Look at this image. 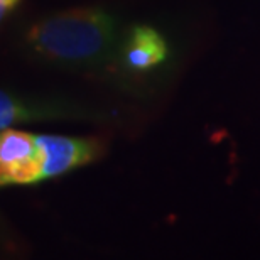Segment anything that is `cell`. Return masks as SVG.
Instances as JSON below:
<instances>
[{"label":"cell","mask_w":260,"mask_h":260,"mask_svg":"<svg viewBox=\"0 0 260 260\" xmlns=\"http://www.w3.org/2000/svg\"><path fill=\"white\" fill-rule=\"evenodd\" d=\"M32 53L66 68H90L112 58L118 44V24L112 14L80 7L38 20L27 32Z\"/></svg>","instance_id":"1"},{"label":"cell","mask_w":260,"mask_h":260,"mask_svg":"<svg viewBox=\"0 0 260 260\" xmlns=\"http://www.w3.org/2000/svg\"><path fill=\"white\" fill-rule=\"evenodd\" d=\"M46 179L41 135L24 130H0V188L34 184Z\"/></svg>","instance_id":"2"},{"label":"cell","mask_w":260,"mask_h":260,"mask_svg":"<svg viewBox=\"0 0 260 260\" xmlns=\"http://www.w3.org/2000/svg\"><path fill=\"white\" fill-rule=\"evenodd\" d=\"M44 149V176L56 178L81 166L96 160L103 154L105 144L93 137H63L41 135Z\"/></svg>","instance_id":"3"},{"label":"cell","mask_w":260,"mask_h":260,"mask_svg":"<svg viewBox=\"0 0 260 260\" xmlns=\"http://www.w3.org/2000/svg\"><path fill=\"white\" fill-rule=\"evenodd\" d=\"M168 58V44L157 30L149 25H137L130 30L123 44V61L130 70L149 71Z\"/></svg>","instance_id":"4"},{"label":"cell","mask_w":260,"mask_h":260,"mask_svg":"<svg viewBox=\"0 0 260 260\" xmlns=\"http://www.w3.org/2000/svg\"><path fill=\"white\" fill-rule=\"evenodd\" d=\"M41 115L43 112L38 105H29L27 102H22L17 96L0 90V130L9 128L12 123L32 120Z\"/></svg>","instance_id":"5"},{"label":"cell","mask_w":260,"mask_h":260,"mask_svg":"<svg viewBox=\"0 0 260 260\" xmlns=\"http://www.w3.org/2000/svg\"><path fill=\"white\" fill-rule=\"evenodd\" d=\"M19 0H0V20H2L12 7H15Z\"/></svg>","instance_id":"6"}]
</instances>
